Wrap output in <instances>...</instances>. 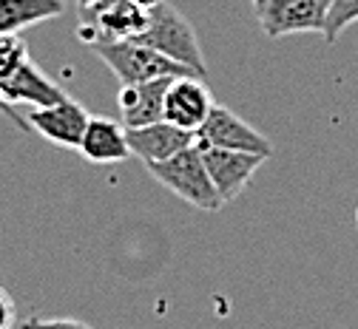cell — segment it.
Masks as SVG:
<instances>
[{
    "mask_svg": "<svg viewBox=\"0 0 358 329\" xmlns=\"http://www.w3.org/2000/svg\"><path fill=\"white\" fill-rule=\"evenodd\" d=\"M140 43L151 45L159 54L176 60L179 66L191 68L194 74L205 77L208 66H205V54H202V45L199 37L194 31V26L188 23V17L173 9L168 0H159L154 9H148V20L145 29L137 34Z\"/></svg>",
    "mask_w": 358,
    "mask_h": 329,
    "instance_id": "cell-1",
    "label": "cell"
},
{
    "mask_svg": "<svg viewBox=\"0 0 358 329\" xmlns=\"http://www.w3.org/2000/svg\"><path fill=\"white\" fill-rule=\"evenodd\" d=\"M92 49L108 68L111 74L120 80V85H134L143 80H154V77H185L194 74L191 68L179 66L176 60L159 54L151 45L140 43L137 37H125V40H94L88 43ZM199 77V74H194Z\"/></svg>",
    "mask_w": 358,
    "mask_h": 329,
    "instance_id": "cell-2",
    "label": "cell"
},
{
    "mask_svg": "<svg viewBox=\"0 0 358 329\" xmlns=\"http://www.w3.org/2000/svg\"><path fill=\"white\" fill-rule=\"evenodd\" d=\"M145 168L162 187H168L173 196L188 202L191 207L202 213H216L219 207H225V202H222V196L216 193V187L210 182V173L205 168V159L196 142L173 154L171 159H162Z\"/></svg>",
    "mask_w": 358,
    "mask_h": 329,
    "instance_id": "cell-3",
    "label": "cell"
},
{
    "mask_svg": "<svg viewBox=\"0 0 358 329\" xmlns=\"http://www.w3.org/2000/svg\"><path fill=\"white\" fill-rule=\"evenodd\" d=\"M330 0H253L262 31L276 40L290 34H322Z\"/></svg>",
    "mask_w": 358,
    "mask_h": 329,
    "instance_id": "cell-4",
    "label": "cell"
},
{
    "mask_svg": "<svg viewBox=\"0 0 358 329\" xmlns=\"http://www.w3.org/2000/svg\"><path fill=\"white\" fill-rule=\"evenodd\" d=\"M80 29L77 37L88 45L94 40H125L137 37L145 29L148 12L131 0H97L92 6L80 9Z\"/></svg>",
    "mask_w": 358,
    "mask_h": 329,
    "instance_id": "cell-5",
    "label": "cell"
},
{
    "mask_svg": "<svg viewBox=\"0 0 358 329\" xmlns=\"http://www.w3.org/2000/svg\"><path fill=\"white\" fill-rule=\"evenodd\" d=\"M196 145H210V148H231V151H248V154H262L271 156L273 145L262 131H256L248 119H242L236 111L228 105H213L208 119L199 125L194 133Z\"/></svg>",
    "mask_w": 358,
    "mask_h": 329,
    "instance_id": "cell-6",
    "label": "cell"
},
{
    "mask_svg": "<svg viewBox=\"0 0 358 329\" xmlns=\"http://www.w3.org/2000/svg\"><path fill=\"white\" fill-rule=\"evenodd\" d=\"M202 151L205 168L210 173V182L216 187V193L222 196V202H234L245 187L250 184V179L256 176V170L271 159L262 154H248V151H231V148H210V145H196Z\"/></svg>",
    "mask_w": 358,
    "mask_h": 329,
    "instance_id": "cell-7",
    "label": "cell"
},
{
    "mask_svg": "<svg viewBox=\"0 0 358 329\" xmlns=\"http://www.w3.org/2000/svg\"><path fill=\"white\" fill-rule=\"evenodd\" d=\"M0 94H3L6 114L15 119L12 105H31V108H46L60 100H66L69 94L60 82H55L43 68H37L31 60H23L15 71L6 77H0ZM17 122V119H15Z\"/></svg>",
    "mask_w": 358,
    "mask_h": 329,
    "instance_id": "cell-8",
    "label": "cell"
},
{
    "mask_svg": "<svg viewBox=\"0 0 358 329\" xmlns=\"http://www.w3.org/2000/svg\"><path fill=\"white\" fill-rule=\"evenodd\" d=\"M88 119H92V114H88L77 100L66 97V100L46 105V108H31L23 117V125H26V131L40 133L43 139H49V142L57 148H74L77 151Z\"/></svg>",
    "mask_w": 358,
    "mask_h": 329,
    "instance_id": "cell-9",
    "label": "cell"
},
{
    "mask_svg": "<svg viewBox=\"0 0 358 329\" xmlns=\"http://www.w3.org/2000/svg\"><path fill=\"white\" fill-rule=\"evenodd\" d=\"M213 105L216 103H213L210 88L205 85V77L185 74V77L171 80V85L165 91V114L162 117L179 128L196 133Z\"/></svg>",
    "mask_w": 358,
    "mask_h": 329,
    "instance_id": "cell-10",
    "label": "cell"
},
{
    "mask_svg": "<svg viewBox=\"0 0 358 329\" xmlns=\"http://www.w3.org/2000/svg\"><path fill=\"white\" fill-rule=\"evenodd\" d=\"M188 145H194V133L168 122V119H159V122H151L143 128H128L131 156H137L143 165L171 159L173 154H179Z\"/></svg>",
    "mask_w": 358,
    "mask_h": 329,
    "instance_id": "cell-11",
    "label": "cell"
},
{
    "mask_svg": "<svg viewBox=\"0 0 358 329\" xmlns=\"http://www.w3.org/2000/svg\"><path fill=\"white\" fill-rule=\"evenodd\" d=\"M173 77H154L134 85H122L117 94L120 119L125 128H143L165 119V91Z\"/></svg>",
    "mask_w": 358,
    "mask_h": 329,
    "instance_id": "cell-12",
    "label": "cell"
},
{
    "mask_svg": "<svg viewBox=\"0 0 358 329\" xmlns=\"http://www.w3.org/2000/svg\"><path fill=\"white\" fill-rule=\"evenodd\" d=\"M77 151L83 154V159L94 162V165H117L125 162L131 156L128 148V128L122 125V119H111V117H92L83 131V139Z\"/></svg>",
    "mask_w": 358,
    "mask_h": 329,
    "instance_id": "cell-13",
    "label": "cell"
},
{
    "mask_svg": "<svg viewBox=\"0 0 358 329\" xmlns=\"http://www.w3.org/2000/svg\"><path fill=\"white\" fill-rule=\"evenodd\" d=\"M63 12L66 0H0V34H20Z\"/></svg>",
    "mask_w": 358,
    "mask_h": 329,
    "instance_id": "cell-14",
    "label": "cell"
},
{
    "mask_svg": "<svg viewBox=\"0 0 358 329\" xmlns=\"http://www.w3.org/2000/svg\"><path fill=\"white\" fill-rule=\"evenodd\" d=\"M358 20V0H330L327 9V23H324V40L333 45L347 26H352Z\"/></svg>",
    "mask_w": 358,
    "mask_h": 329,
    "instance_id": "cell-15",
    "label": "cell"
},
{
    "mask_svg": "<svg viewBox=\"0 0 358 329\" xmlns=\"http://www.w3.org/2000/svg\"><path fill=\"white\" fill-rule=\"evenodd\" d=\"M23 60H29V49L20 34H0V77L15 71Z\"/></svg>",
    "mask_w": 358,
    "mask_h": 329,
    "instance_id": "cell-16",
    "label": "cell"
},
{
    "mask_svg": "<svg viewBox=\"0 0 358 329\" xmlns=\"http://www.w3.org/2000/svg\"><path fill=\"white\" fill-rule=\"evenodd\" d=\"M20 329H94L77 318H26Z\"/></svg>",
    "mask_w": 358,
    "mask_h": 329,
    "instance_id": "cell-17",
    "label": "cell"
},
{
    "mask_svg": "<svg viewBox=\"0 0 358 329\" xmlns=\"http://www.w3.org/2000/svg\"><path fill=\"white\" fill-rule=\"evenodd\" d=\"M17 326V307L9 290L0 284V329H15Z\"/></svg>",
    "mask_w": 358,
    "mask_h": 329,
    "instance_id": "cell-18",
    "label": "cell"
},
{
    "mask_svg": "<svg viewBox=\"0 0 358 329\" xmlns=\"http://www.w3.org/2000/svg\"><path fill=\"white\" fill-rule=\"evenodd\" d=\"M131 3H137L140 9H145V12H148V9H154V6L159 3V0H131Z\"/></svg>",
    "mask_w": 358,
    "mask_h": 329,
    "instance_id": "cell-19",
    "label": "cell"
},
{
    "mask_svg": "<svg viewBox=\"0 0 358 329\" xmlns=\"http://www.w3.org/2000/svg\"><path fill=\"white\" fill-rule=\"evenodd\" d=\"M74 3L83 9V6H92V3H97V0H74Z\"/></svg>",
    "mask_w": 358,
    "mask_h": 329,
    "instance_id": "cell-20",
    "label": "cell"
},
{
    "mask_svg": "<svg viewBox=\"0 0 358 329\" xmlns=\"http://www.w3.org/2000/svg\"><path fill=\"white\" fill-rule=\"evenodd\" d=\"M0 111H6V103H3V94H0Z\"/></svg>",
    "mask_w": 358,
    "mask_h": 329,
    "instance_id": "cell-21",
    "label": "cell"
},
{
    "mask_svg": "<svg viewBox=\"0 0 358 329\" xmlns=\"http://www.w3.org/2000/svg\"><path fill=\"white\" fill-rule=\"evenodd\" d=\"M355 213H358V210H355ZM355 221H358V216H355Z\"/></svg>",
    "mask_w": 358,
    "mask_h": 329,
    "instance_id": "cell-22",
    "label": "cell"
}]
</instances>
